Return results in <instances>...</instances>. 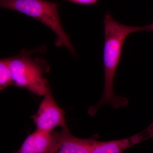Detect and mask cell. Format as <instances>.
Wrapping results in <instances>:
<instances>
[{"instance_id":"6da1fadb","label":"cell","mask_w":153,"mask_h":153,"mask_svg":"<svg viewBox=\"0 0 153 153\" xmlns=\"http://www.w3.org/2000/svg\"><path fill=\"white\" fill-rule=\"evenodd\" d=\"M103 62L104 70V86L101 99L88 111L91 116L95 114L100 107L108 105L114 108L127 106V98L117 95L113 89L116 72L120 62L123 49L126 39L135 32L146 31L145 27H133L121 24L114 19L109 12L105 16Z\"/></svg>"},{"instance_id":"7a4b0ae2","label":"cell","mask_w":153,"mask_h":153,"mask_svg":"<svg viewBox=\"0 0 153 153\" xmlns=\"http://www.w3.org/2000/svg\"><path fill=\"white\" fill-rule=\"evenodd\" d=\"M0 6L25 14L46 25L57 36V46H65L73 55H76L69 36L61 25L56 3L46 0H0Z\"/></svg>"},{"instance_id":"3957f363","label":"cell","mask_w":153,"mask_h":153,"mask_svg":"<svg viewBox=\"0 0 153 153\" xmlns=\"http://www.w3.org/2000/svg\"><path fill=\"white\" fill-rule=\"evenodd\" d=\"M31 54L23 51L17 56L9 58L13 84L36 95L44 96L50 88L43 76L49 72L50 67L43 59H32Z\"/></svg>"},{"instance_id":"277c9868","label":"cell","mask_w":153,"mask_h":153,"mask_svg":"<svg viewBox=\"0 0 153 153\" xmlns=\"http://www.w3.org/2000/svg\"><path fill=\"white\" fill-rule=\"evenodd\" d=\"M32 118L38 131L51 132L58 127L68 128L65 112L56 103L50 89L44 95L38 111Z\"/></svg>"},{"instance_id":"5b68a950","label":"cell","mask_w":153,"mask_h":153,"mask_svg":"<svg viewBox=\"0 0 153 153\" xmlns=\"http://www.w3.org/2000/svg\"><path fill=\"white\" fill-rule=\"evenodd\" d=\"M94 139L76 137L68 128H63L55 131V141L49 153H91Z\"/></svg>"},{"instance_id":"8992f818","label":"cell","mask_w":153,"mask_h":153,"mask_svg":"<svg viewBox=\"0 0 153 153\" xmlns=\"http://www.w3.org/2000/svg\"><path fill=\"white\" fill-rule=\"evenodd\" d=\"M55 138V131L36 130L29 135L15 153H49Z\"/></svg>"},{"instance_id":"52a82bcc","label":"cell","mask_w":153,"mask_h":153,"mask_svg":"<svg viewBox=\"0 0 153 153\" xmlns=\"http://www.w3.org/2000/svg\"><path fill=\"white\" fill-rule=\"evenodd\" d=\"M13 85L9 58L1 59L0 61V89L3 90Z\"/></svg>"},{"instance_id":"ba28073f","label":"cell","mask_w":153,"mask_h":153,"mask_svg":"<svg viewBox=\"0 0 153 153\" xmlns=\"http://www.w3.org/2000/svg\"><path fill=\"white\" fill-rule=\"evenodd\" d=\"M64 1H68L78 4L89 5L95 4L99 0H64Z\"/></svg>"},{"instance_id":"9c48e42d","label":"cell","mask_w":153,"mask_h":153,"mask_svg":"<svg viewBox=\"0 0 153 153\" xmlns=\"http://www.w3.org/2000/svg\"><path fill=\"white\" fill-rule=\"evenodd\" d=\"M146 31H150L153 33V22L151 25L145 26Z\"/></svg>"}]
</instances>
